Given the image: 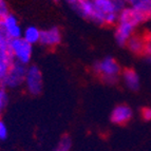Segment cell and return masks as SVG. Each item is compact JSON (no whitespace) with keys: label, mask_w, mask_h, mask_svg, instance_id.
I'll return each instance as SVG.
<instances>
[{"label":"cell","mask_w":151,"mask_h":151,"mask_svg":"<svg viewBox=\"0 0 151 151\" xmlns=\"http://www.w3.org/2000/svg\"><path fill=\"white\" fill-rule=\"evenodd\" d=\"M93 2L99 25H115L119 12L128 5L126 0H93Z\"/></svg>","instance_id":"6da1fadb"},{"label":"cell","mask_w":151,"mask_h":151,"mask_svg":"<svg viewBox=\"0 0 151 151\" xmlns=\"http://www.w3.org/2000/svg\"><path fill=\"white\" fill-rule=\"evenodd\" d=\"M121 65L115 58L107 56L93 63V72L101 81L109 85H114L121 79Z\"/></svg>","instance_id":"7a4b0ae2"},{"label":"cell","mask_w":151,"mask_h":151,"mask_svg":"<svg viewBox=\"0 0 151 151\" xmlns=\"http://www.w3.org/2000/svg\"><path fill=\"white\" fill-rule=\"evenodd\" d=\"M10 51L15 63L28 67L32 60L33 45L27 42L22 37L10 41Z\"/></svg>","instance_id":"3957f363"},{"label":"cell","mask_w":151,"mask_h":151,"mask_svg":"<svg viewBox=\"0 0 151 151\" xmlns=\"http://www.w3.org/2000/svg\"><path fill=\"white\" fill-rule=\"evenodd\" d=\"M23 86L31 95H39L42 92L43 76L39 67L34 65H28Z\"/></svg>","instance_id":"277c9868"},{"label":"cell","mask_w":151,"mask_h":151,"mask_svg":"<svg viewBox=\"0 0 151 151\" xmlns=\"http://www.w3.org/2000/svg\"><path fill=\"white\" fill-rule=\"evenodd\" d=\"M27 65L21 63H14L11 65L6 76L3 79L1 86L5 89H17L23 86L24 83L25 73H27Z\"/></svg>","instance_id":"5b68a950"},{"label":"cell","mask_w":151,"mask_h":151,"mask_svg":"<svg viewBox=\"0 0 151 151\" xmlns=\"http://www.w3.org/2000/svg\"><path fill=\"white\" fill-rule=\"evenodd\" d=\"M78 15L97 24V13L93 0H65Z\"/></svg>","instance_id":"8992f818"},{"label":"cell","mask_w":151,"mask_h":151,"mask_svg":"<svg viewBox=\"0 0 151 151\" xmlns=\"http://www.w3.org/2000/svg\"><path fill=\"white\" fill-rule=\"evenodd\" d=\"M117 22H125L128 24L132 25L135 29L139 28L142 24L146 23L147 20L145 19L143 15L139 12L137 10L131 6V5H127L126 8L119 12V20Z\"/></svg>","instance_id":"52a82bcc"},{"label":"cell","mask_w":151,"mask_h":151,"mask_svg":"<svg viewBox=\"0 0 151 151\" xmlns=\"http://www.w3.org/2000/svg\"><path fill=\"white\" fill-rule=\"evenodd\" d=\"M63 41V33L60 29L57 27H51V28L41 30L40 41L39 43L43 47L49 49L56 48L60 45Z\"/></svg>","instance_id":"ba28073f"},{"label":"cell","mask_w":151,"mask_h":151,"mask_svg":"<svg viewBox=\"0 0 151 151\" xmlns=\"http://www.w3.org/2000/svg\"><path fill=\"white\" fill-rule=\"evenodd\" d=\"M0 23L2 25L3 30H4L5 34L10 40L17 39V38H20L22 36L23 30L19 21H18V18L15 15L10 13L3 20L0 21Z\"/></svg>","instance_id":"9c48e42d"},{"label":"cell","mask_w":151,"mask_h":151,"mask_svg":"<svg viewBox=\"0 0 151 151\" xmlns=\"http://www.w3.org/2000/svg\"><path fill=\"white\" fill-rule=\"evenodd\" d=\"M132 116H133L132 109L128 105L122 104V105H117L113 108L110 114V121L114 125L123 126V125H126L131 121Z\"/></svg>","instance_id":"30bf717a"},{"label":"cell","mask_w":151,"mask_h":151,"mask_svg":"<svg viewBox=\"0 0 151 151\" xmlns=\"http://www.w3.org/2000/svg\"><path fill=\"white\" fill-rule=\"evenodd\" d=\"M135 31L136 29L128 23H116L115 30H114V37H115V41L117 42V45H122V47H126L129 39L135 34Z\"/></svg>","instance_id":"8fae6325"},{"label":"cell","mask_w":151,"mask_h":151,"mask_svg":"<svg viewBox=\"0 0 151 151\" xmlns=\"http://www.w3.org/2000/svg\"><path fill=\"white\" fill-rule=\"evenodd\" d=\"M121 79L127 89L131 91H137L141 87V78L134 69L127 68L122 71Z\"/></svg>","instance_id":"7c38bea8"},{"label":"cell","mask_w":151,"mask_h":151,"mask_svg":"<svg viewBox=\"0 0 151 151\" xmlns=\"http://www.w3.org/2000/svg\"><path fill=\"white\" fill-rule=\"evenodd\" d=\"M147 40L145 35H139V34H134L132 37L129 39L126 47L131 53L136 54V55H144V51L146 48Z\"/></svg>","instance_id":"4fadbf2b"},{"label":"cell","mask_w":151,"mask_h":151,"mask_svg":"<svg viewBox=\"0 0 151 151\" xmlns=\"http://www.w3.org/2000/svg\"><path fill=\"white\" fill-rule=\"evenodd\" d=\"M40 35H41V30H39L38 28L34 27V25H30V27H27L23 30L21 37L27 42L34 45L36 43H39V41H40Z\"/></svg>","instance_id":"5bb4252c"},{"label":"cell","mask_w":151,"mask_h":151,"mask_svg":"<svg viewBox=\"0 0 151 151\" xmlns=\"http://www.w3.org/2000/svg\"><path fill=\"white\" fill-rule=\"evenodd\" d=\"M131 6H133L135 10L139 11L145 17L147 22L151 20V0H139Z\"/></svg>","instance_id":"9a60e30c"},{"label":"cell","mask_w":151,"mask_h":151,"mask_svg":"<svg viewBox=\"0 0 151 151\" xmlns=\"http://www.w3.org/2000/svg\"><path fill=\"white\" fill-rule=\"evenodd\" d=\"M72 148V139L69 135H63L52 151H70Z\"/></svg>","instance_id":"2e32d148"},{"label":"cell","mask_w":151,"mask_h":151,"mask_svg":"<svg viewBox=\"0 0 151 151\" xmlns=\"http://www.w3.org/2000/svg\"><path fill=\"white\" fill-rule=\"evenodd\" d=\"M8 101H9V95H8V92H6V89L3 88L2 86H0V117H1L5 107L8 105Z\"/></svg>","instance_id":"e0dca14e"},{"label":"cell","mask_w":151,"mask_h":151,"mask_svg":"<svg viewBox=\"0 0 151 151\" xmlns=\"http://www.w3.org/2000/svg\"><path fill=\"white\" fill-rule=\"evenodd\" d=\"M10 14L9 4L5 0H0V21L3 20Z\"/></svg>","instance_id":"ac0fdd59"},{"label":"cell","mask_w":151,"mask_h":151,"mask_svg":"<svg viewBox=\"0 0 151 151\" xmlns=\"http://www.w3.org/2000/svg\"><path fill=\"white\" fill-rule=\"evenodd\" d=\"M141 116L144 121L150 122L151 121V108L150 107H144L141 109Z\"/></svg>","instance_id":"d6986e66"},{"label":"cell","mask_w":151,"mask_h":151,"mask_svg":"<svg viewBox=\"0 0 151 151\" xmlns=\"http://www.w3.org/2000/svg\"><path fill=\"white\" fill-rule=\"evenodd\" d=\"M8 137V127L5 123L0 119V141H3Z\"/></svg>","instance_id":"ffe728a7"},{"label":"cell","mask_w":151,"mask_h":151,"mask_svg":"<svg viewBox=\"0 0 151 151\" xmlns=\"http://www.w3.org/2000/svg\"><path fill=\"white\" fill-rule=\"evenodd\" d=\"M144 55L146 56L149 60H151V42H147L146 48L144 51Z\"/></svg>","instance_id":"44dd1931"},{"label":"cell","mask_w":151,"mask_h":151,"mask_svg":"<svg viewBox=\"0 0 151 151\" xmlns=\"http://www.w3.org/2000/svg\"><path fill=\"white\" fill-rule=\"evenodd\" d=\"M145 38H146L147 42H151V29L145 34Z\"/></svg>","instance_id":"7402d4cb"},{"label":"cell","mask_w":151,"mask_h":151,"mask_svg":"<svg viewBox=\"0 0 151 151\" xmlns=\"http://www.w3.org/2000/svg\"><path fill=\"white\" fill-rule=\"evenodd\" d=\"M126 1H127V3H128V5H132L135 2H137L139 0H126Z\"/></svg>","instance_id":"603a6c76"},{"label":"cell","mask_w":151,"mask_h":151,"mask_svg":"<svg viewBox=\"0 0 151 151\" xmlns=\"http://www.w3.org/2000/svg\"><path fill=\"white\" fill-rule=\"evenodd\" d=\"M53 1H57V0H53Z\"/></svg>","instance_id":"cb8c5ba5"}]
</instances>
